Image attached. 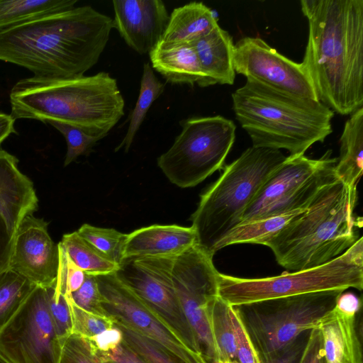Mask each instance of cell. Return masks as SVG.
<instances>
[{"instance_id":"cb8c5ba5","label":"cell","mask_w":363,"mask_h":363,"mask_svg":"<svg viewBox=\"0 0 363 363\" xmlns=\"http://www.w3.org/2000/svg\"><path fill=\"white\" fill-rule=\"evenodd\" d=\"M363 108L352 113L340 137V155L335 171L337 178L349 185H357L363 170Z\"/></svg>"},{"instance_id":"8d00e7d4","label":"cell","mask_w":363,"mask_h":363,"mask_svg":"<svg viewBox=\"0 0 363 363\" xmlns=\"http://www.w3.org/2000/svg\"><path fill=\"white\" fill-rule=\"evenodd\" d=\"M58 247V272L53 285L56 290L68 296L82 286L86 274L72 262L60 242Z\"/></svg>"},{"instance_id":"7402d4cb","label":"cell","mask_w":363,"mask_h":363,"mask_svg":"<svg viewBox=\"0 0 363 363\" xmlns=\"http://www.w3.org/2000/svg\"><path fill=\"white\" fill-rule=\"evenodd\" d=\"M191 44L211 85L233 84L235 77L233 61L234 44L228 31L218 26Z\"/></svg>"},{"instance_id":"f546056e","label":"cell","mask_w":363,"mask_h":363,"mask_svg":"<svg viewBox=\"0 0 363 363\" xmlns=\"http://www.w3.org/2000/svg\"><path fill=\"white\" fill-rule=\"evenodd\" d=\"M35 286L9 269L0 274V330L17 312Z\"/></svg>"},{"instance_id":"bcb514c9","label":"cell","mask_w":363,"mask_h":363,"mask_svg":"<svg viewBox=\"0 0 363 363\" xmlns=\"http://www.w3.org/2000/svg\"><path fill=\"white\" fill-rule=\"evenodd\" d=\"M15 119L11 114L0 112V144L12 133H17L14 128Z\"/></svg>"},{"instance_id":"603a6c76","label":"cell","mask_w":363,"mask_h":363,"mask_svg":"<svg viewBox=\"0 0 363 363\" xmlns=\"http://www.w3.org/2000/svg\"><path fill=\"white\" fill-rule=\"evenodd\" d=\"M218 26L213 11L203 2L193 1L175 8L159 43H191Z\"/></svg>"},{"instance_id":"3957f363","label":"cell","mask_w":363,"mask_h":363,"mask_svg":"<svg viewBox=\"0 0 363 363\" xmlns=\"http://www.w3.org/2000/svg\"><path fill=\"white\" fill-rule=\"evenodd\" d=\"M9 100L15 120L63 123L101 139L124 115L117 81L105 72L65 79H22L11 89Z\"/></svg>"},{"instance_id":"ffe728a7","label":"cell","mask_w":363,"mask_h":363,"mask_svg":"<svg viewBox=\"0 0 363 363\" xmlns=\"http://www.w3.org/2000/svg\"><path fill=\"white\" fill-rule=\"evenodd\" d=\"M355 318L334 308L321 320L318 328L325 363H363Z\"/></svg>"},{"instance_id":"8992f818","label":"cell","mask_w":363,"mask_h":363,"mask_svg":"<svg viewBox=\"0 0 363 363\" xmlns=\"http://www.w3.org/2000/svg\"><path fill=\"white\" fill-rule=\"evenodd\" d=\"M279 150L252 146L223 169L191 216L196 245L215 254L216 244L238 225L272 173L284 161Z\"/></svg>"},{"instance_id":"d4e9b609","label":"cell","mask_w":363,"mask_h":363,"mask_svg":"<svg viewBox=\"0 0 363 363\" xmlns=\"http://www.w3.org/2000/svg\"><path fill=\"white\" fill-rule=\"evenodd\" d=\"M306 209L241 222L220 240L215 246L214 252L216 253L218 250L234 244L250 243L266 246L277 233Z\"/></svg>"},{"instance_id":"30bf717a","label":"cell","mask_w":363,"mask_h":363,"mask_svg":"<svg viewBox=\"0 0 363 363\" xmlns=\"http://www.w3.org/2000/svg\"><path fill=\"white\" fill-rule=\"evenodd\" d=\"M337 162L331 150L319 159L304 155L286 157L267 179L241 222L306 209L318 193L337 178Z\"/></svg>"},{"instance_id":"60d3db41","label":"cell","mask_w":363,"mask_h":363,"mask_svg":"<svg viewBox=\"0 0 363 363\" xmlns=\"http://www.w3.org/2000/svg\"><path fill=\"white\" fill-rule=\"evenodd\" d=\"M298 363H325L319 328L311 330Z\"/></svg>"},{"instance_id":"f1b7e54d","label":"cell","mask_w":363,"mask_h":363,"mask_svg":"<svg viewBox=\"0 0 363 363\" xmlns=\"http://www.w3.org/2000/svg\"><path fill=\"white\" fill-rule=\"evenodd\" d=\"M230 308L218 296L210 304V325L218 360L235 361L236 339Z\"/></svg>"},{"instance_id":"ba28073f","label":"cell","mask_w":363,"mask_h":363,"mask_svg":"<svg viewBox=\"0 0 363 363\" xmlns=\"http://www.w3.org/2000/svg\"><path fill=\"white\" fill-rule=\"evenodd\" d=\"M343 291L306 294L235 308L262 360L275 355L318 328Z\"/></svg>"},{"instance_id":"6da1fadb","label":"cell","mask_w":363,"mask_h":363,"mask_svg":"<svg viewBox=\"0 0 363 363\" xmlns=\"http://www.w3.org/2000/svg\"><path fill=\"white\" fill-rule=\"evenodd\" d=\"M308 38L301 65L319 101L338 114L363 105V0H302Z\"/></svg>"},{"instance_id":"ac0fdd59","label":"cell","mask_w":363,"mask_h":363,"mask_svg":"<svg viewBox=\"0 0 363 363\" xmlns=\"http://www.w3.org/2000/svg\"><path fill=\"white\" fill-rule=\"evenodd\" d=\"M18 162L0 149V217L13 237L23 218L38 206L33 184L19 170Z\"/></svg>"},{"instance_id":"9a60e30c","label":"cell","mask_w":363,"mask_h":363,"mask_svg":"<svg viewBox=\"0 0 363 363\" xmlns=\"http://www.w3.org/2000/svg\"><path fill=\"white\" fill-rule=\"evenodd\" d=\"M235 72L247 79L304 98L318 100L301 63L281 55L259 37H244L233 48Z\"/></svg>"},{"instance_id":"4dcf8cb0","label":"cell","mask_w":363,"mask_h":363,"mask_svg":"<svg viewBox=\"0 0 363 363\" xmlns=\"http://www.w3.org/2000/svg\"><path fill=\"white\" fill-rule=\"evenodd\" d=\"M77 232L97 250L120 265L127 234L113 228H100L87 223L83 224Z\"/></svg>"},{"instance_id":"277c9868","label":"cell","mask_w":363,"mask_h":363,"mask_svg":"<svg viewBox=\"0 0 363 363\" xmlns=\"http://www.w3.org/2000/svg\"><path fill=\"white\" fill-rule=\"evenodd\" d=\"M357 201V185L349 186L337 178L266 246L277 263L291 272L323 264L359 238L362 220L354 215Z\"/></svg>"},{"instance_id":"52a82bcc","label":"cell","mask_w":363,"mask_h":363,"mask_svg":"<svg viewBox=\"0 0 363 363\" xmlns=\"http://www.w3.org/2000/svg\"><path fill=\"white\" fill-rule=\"evenodd\" d=\"M363 288V240L344 253L312 268L269 277L247 279L222 273L218 276L217 295L236 307L269 299L328 291Z\"/></svg>"},{"instance_id":"836d02e7","label":"cell","mask_w":363,"mask_h":363,"mask_svg":"<svg viewBox=\"0 0 363 363\" xmlns=\"http://www.w3.org/2000/svg\"><path fill=\"white\" fill-rule=\"evenodd\" d=\"M48 123L60 132L65 138L67 150L64 166L69 165L80 155L87 154L101 140L100 138L91 136L72 125L56 121H50Z\"/></svg>"},{"instance_id":"7a4b0ae2","label":"cell","mask_w":363,"mask_h":363,"mask_svg":"<svg viewBox=\"0 0 363 363\" xmlns=\"http://www.w3.org/2000/svg\"><path fill=\"white\" fill-rule=\"evenodd\" d=\"M112 28L108 16L74 7L0 30V60L38 78L82 77L99 61Z\"/></svg>"},{"instance_id":"83f0119b","label":"cell","mask_w":363,"mask_h":363,"mask_svg":"<svg viewBox=\"0 0 363 363\" xmlns=\"http://www.w3.org/2000/svg\"><path fill=\"white\" fill-rule=\"evenodd\" d=\"M164 89V84L155 75L150 64L149 62L145 63L143 65L139 96L131 113L129 126L124 138L116 147V151H118L122 147L125 149V152L128 151L146 116L147 112L152 103L162 94Z\"/></svg>"},{"instance_id":"c3c4849f","label":"cell","mask_w":363,"mask_h":363,"mask_svg":"<svg viewBox=\"0 0 363 363\" xmlns=\"http://www.w3.org/2000/svg\"><path fill=\"white\" fill-rule=\"evenodd\" d=\"M0 363H9L6 359H5L1 354H0Z\"/></svg>"},{"instance_id":"ee69618b","label":"cell","mask_w":363,"mask_h":363,"mask_svg":"<svg viewBox=\"0 0 363 363\" xmlns=\"http://www.w3.org/2000/svg\"><path fill=\"white\" fill-rule=\"evenodd\" d=\"M13 237L0 217V274L9 269Z\"/></svg>"},{"instance_id":"74e56055","label":"cell","mask_w":363,"mask_h":363,"mask_svg":"<svg viewBox=\"0 0 363 363\" xmlns=\"http://www.w3.org/2000/svg\"><path fill=\"white\" fill-rule=\"evenodd\" d=\"M67 297L85 311L107 316L102 306L103 297L96 276L86 274L82 286Z\"/></svg>"},{"instance_id":"1f68e13d","label":"cell","mask_w":363,"mask_h":363,"mask_svg":"<svg viewBox=\"0 0 363 363\" xmlns=\"http://www.w3.org/2000/svg\"><path fill=\"white\" fill-rule=\"evenodd\" d=\"M123 333V342L145 363H182L162 347L127 326L114 322Z\"/></svg>"},{"instance_id":"f6af8a7d","label":"cell","mask_w":363,"mask_h":363,"mask_svg":"<svg viewBox=\"0 0 363 363\" xmlns=\"http://www.w3.org/2000/svg\"><path fill=\"white\" fill-rule=\"evenodd\" d=\"M361 306L359 298L352 292H342L337 297L335 308L347 316L356 317Z\"/></svg>"},{"instance_id":"7dc6e473","label":"cell","mask_w":363,"mask_h":363,"mask_svg":"<svg viewBox=\"0 0 363 363\" xmlns=\"http://www.w3.org/2000/svg\"><path fill=\"white\" fill-rule=\"evenodd\" d=\"M212 363H237L235 361H229V360H217Z\"/></svg>"},{"instance_id":"7bdbcfd3","label":"cell","mask_w":363,"mask_h":363,"mask_svg":"<svg viewBox=\"0 0 363 363\" xmlns=\"http://www.w3.org/2000/svg\"><path fill=\"white\" fill-rule=\"evenodd\" d=\"M96 354L107 363H145L123 342L113 350Z\"/></svg>"},{"instance_id":"e575fe53","label":"cell","mask_w":363,"mask_h":363,"mask_svg":"<svg viewBox=\"0 0 363 363\" xmlns=\"http://www.w3.org/2000/svg\"><path fill=\"white\" fill-rule=\"evenodd\" d=\"M50 315L56 335L60 342L72 333V318L66 296L55 289L54 285L45 288Z\"/></svg>"},{"instance_id":"2e32d148","label":"cell","mask_w":363,"mask_h":363,"mask_svg":"<svg viewBox=\"0 0 363 363\" xmlns=\"http://www.w3.org/2000/svg\"><path fill=\"white\" fill-rule=\"evenodd\" d=\"M58 267V244L50 238L47 222L33 214L26 216L13 235L9 269L48 288L54 284Z\"/></svg>"},{"instance_id":"7c38bea8","label":"cell","mask_w":363,"mask_h":363,"mask_svg":"<svg viewBox=\"0 0 363 363\" xmlns=\"http://www.w3.org/2000/svg\"><path fill=\"white\" fill-rule=\"evenodd\" d=\"M174 259L150 257L123 259L116 274L191 350L203 356L174 289Z\"/></svg>"},{"instance_id":"b9f144b4","label":"cell","mask_w":363,"mask_h":363,"mask_svg":"<svg viewBox=\"0 0 363 363\" xmlns=\"http://www.w3.org/2000/svg\"><path fill=\"white\" fill-rule=\"evenodd\" d=\"M308 333L303 334L295 342L275 355L265 359H262L261 362L298 363L306 342Z\"/></svg>"},{"instance_id":"44dd1931","label":"cell","mask_w":363,"mask_h":363,"mask_svg":"<svg viewBox=\"0 0 363 363\" xmlns=\"http://www.w3.org/2000/svg\"><path fill=\"white\" fill-rule=\"evenodd\" d=\"M149 55L152 68L169 83L211 86L191 43H159Z\"/></svg>"},{"instance_id":"484cf974","label":"cell","mask_w":363,"mask_h":363,"mask_svg":"<svg viewBox=\"0 0 363 363\" xmlns=\"http://www.w3.org/2000/svg\"><path fill=\"white\" fill-rule=\"evenodd\" d=\"M77 0L0 1V30L73 9Z\"/></svg>"},{"instance_id":"9c48e42d","label":"cell","mask_w":363,"mask_h":363,"mask_svg":"<svg viewBox=\"0 0 363 363\" xmlns=\"http://www.w3.org/2000/svg\"><path fill=\"white\" fill-rule=\"evenodd\" d=\"M181 125V133L157 162L171 183L189 188L223 167L235 142L236 126L222 116L193 117Z\"/></svg>"},{"instance_id":"5b68a950","label":"cell","mask_w":363,"mask_h":363,"mask_svg":"<svg viewBox=\"0 0 363 363\" xmlns=\"http://www.w3.org/2000/svg\"><path fill=\"white\" fill-rule=\"evenodd\" d=\"M233 110L252 146L304 155L332 133L334 111L319 101L281 91L256 81L232 94Z\"/></svg>"},{"instance_id":"8fae6325","label":"cell","mask_w":363,"mask_h":363,"mask_svg":"<svg viewBox=\"0 0 363 363\" xmlns=\"http://www.w3.org/2000/svg\"><path fill=\"white\" fill-rule=\"evenodd\" d=\"M213 255L196 244L174 259L172 279L183 312L208 363L218 360L212 335L209 308L218 296L219 272Z\"/></svg>"},{"instance_id":"d6a6232c","label":"cell","mask_w":363,"mask_h":363,"mask_svg":"<svg viewBox=\"0 0 363 363\" xmlns=\"http://www.w3.org/2000/svg\"><path fill=\"white\" fill-rule=\"evenodd\" d=\"M67 300L71 312L72 333L89 338L114 325V321L111 318L85 311L68 298Z\"/></svg>"},{"instance_id":"ab89813d","label":"cell","mask_w":363,"mask_h":363,"mask_svg":"<svg viewBox=\"0 0 363 363\" xmlns=\"http://www.w3.org/2000/svg\"><path fill=\"white\" fill-rule=\"evenodd\" d=\"M86 339L92 350L96 354H100L116 349L122 343L123 336L121 330L114 324L112 328Z\"/></svg>"},{"instance_id":"4fadbf2b","label":"cell","mask_w":363,"mask_h":363,"mask_svg":"<svg viewBox=\"0 0 363 363\" xmlns=\"http://www.w3.org/2000/svg\"><path fill=\"white\" fill-rule=\"evenodd\" d=\"M60 348L47 291L35 286L0 330V354L9 363H58Z\"/></svg>"},{"instance_id":"e0dca14e","label":"cell","mask_w":363,"mask_h":363,"mask_svg":"<svg viewBox=\"0 0 363 363\" xmlns=\"http://www.w3.org/2000/svg\"><path fill=\"white\" fill-rule=\"evenodd\" d=\"M113 28L139 54L150 53L160 42L169 15L160 0L113 1Z\"/></svg>"},{"instance_id":"5bb4252c","label":"cell","mask_w":363,"mask_h":363,"mask_svg":"<svg viewBox=\"0 0 363 363\" xmlns=\"http://www.w3.org/2000/svg\"><path fill=\"white\" fill-rule=\"evenodd\" d=\"M106 315L152 340L182 363H208L191 350L116 272L96 276Z\"/></svg>"},{"instance_id":"4316f807","label":"cell","mask_w":363,"mask_h":363,"mask_svg":"<svg viewBox=\"0 0 363 363\" xmlns=\"http://www.w3.org/2000/svg\"><path fill=\"white\" fill-rule=\"evenodd\" d=\"M60 244L72 262L86 274L104 275L119 269L118 264L97 250L77 231L65 234Z\"/></svg>"},{"instance_id":"f35d334b","label":"cell","mask_w":363,"mask_h":363,"mask_svg":"<svg viewBox=\"0 0 363 363\" xmlns=\"http://www.w3.org/2000/svg\"><path fill=\"white\" fill-rule=\"evenodd\" d=\"M230 315L236 339L237 363H262L235 307L230 306Z\"/></svg>"},{"instance_id":"d6986e66","label":"cell","mask_w":363,"mask_h":363,"mask_svg":"<svg viewBox=\"0 0 363 363\" xmlns=\"http://www.w3.org/2000/svg\"><path fill=\"white\" fill-rule=\"evenodd\" d=\"M196 244V237L191 226L155 224L127 234L122 261L150 257H176Z\"/></svg>"},{"instance_id":"d590c367","label":"cell","mask_w":363,"mask_h":363,"mask_svg":"<svg viewBox=\"0 0 363 363\" xmlns=\"http://www.w3.org/2000/svg\"><path fill=\"white\" fill-rule=\"evenodd\" d=\"M58 363H107L91 348L84 337L71 333L61 342Z\"/></svg>"}]
</instances>
